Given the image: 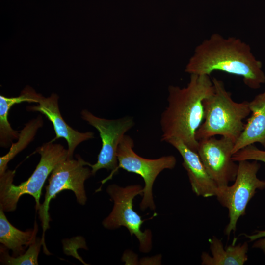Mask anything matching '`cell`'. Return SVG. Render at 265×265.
<instances>
[{
	"mask_svg": "<svg viewBox=\"0 0 265 265\" xmlns=\"http://www.w3.org/2000/svg\"><path fill=\"white\" fill-rule=\"evenodd\" d=\"M213 92L212 80L206 75L190 74L185 87L170 85L168 106L160 121L161 141L177 138L197 152L198 141L195 134L204 119L203 101Z\"/></svg>",
	"mask_w": 265,
	"mask_h": 265,
	"instance_id": "7a4b0ae2",
	"label": "cell"
},
{
	"mask_svg": "<svg viewBox=\"0 0 265 265\" xmlns=\"http://www.w3.org/2000/svg\"><path fill=\"white\" fill-rule=\"evenodd\" d=\"M251 112L243 131L234 144L232 154L255 143L265 149V90L249 102Z\"/></svg>",
	"mask_w": 265,
	"mask_h": 265,
	"instance_id": "4fadbf2b",
	"label": "cell"
},
{
	"mask_svg": "<svg viewBox=\"0 0 265 265\" xmlns=\"http://www.w3.org/2000/svg\"><path fill=\"white\" fill-rule=\"evenodd\" d=\"M235 162L242 160H256L265 164V149H258L254 144L250 145L238 151L232 155Z\"/></svg>",
	"mask_w": 265,
	"mask_h": 265,
	"instance_id": "d6986e66",
	"label": "cell"
},
{
	"mask_svg": "<svg viewBox=\"0 0 265 265\" xmlns=\"http://www.w3.org/2000/svg\"><path fill=\"white\" fill-rule=\"evenodd\" d=\"M58 96L54 93L47 98L43 97L37 106H30L27 108L29 111H38L44 114L53 124L56 134L53 140L63 138L68 143V158L72 159L74 151L80 143L94 137L91 132H80L68 125L63 119L60 112Z\"/></svg>",
	"mask_w": 265,
	"mask_h": 265,
	"instance_id": "7c38bea8",
	"label": "cell"
},
{
	"mask_svg": "<svg viewBox=\"0 0 265 265\" xmlns=\"http://www.w3.org/2000/svg\"><path fill=\"white\" fill-rule=\"evenodd\" d=\"M106 191L114 205L110 214L103 220V226L110 230L126 227L131 235H134L138 240L140 251L149 252L152 248V232L149 229L144 232L141 230L144 220L133 208V199L143 195V188L139 184L126 187L112 184L108 186Z\"/></svg>",
	"mask_w": 265,
	"mask_h": 265,
	"instance_id": "52a82bcc",
	"label": "cell"
},
{
	"mask_svg": "<svg viewBox=\"0 0 265 265\" xmlns=\"http://www.w3.org/2000/svg\"><path fill=\"white\" fill-rule=\"evenodd\" d=\"M82 118L99 132L102 140V147L97 161L90 165L92 175L101 169L111 170L110 175L102 181L106 182L115 174L118 166L117 151L118 146L126 132L134 125L131 117L117 119H106L95 116L86 109L81 112Z\"/></svg>",
	"mask_w": 265,
	"mask_h": 265,
	"instance_id": "9c48e42d",
	"label": "cell"
},
{
	"mask_svg": "<svg viewBox=\"0 0 265 265\" xmlns=\"http://www.w3.org/2000/svg\"><path fill=\"white\" fill-rule=\"evenodd\" d=\"M213 93L203 101L204 119L196 131L198 141L220 135L235 143L243 130V120L251 113L249 101L237 102L223 81L213 78Z\"/></svg>",
	"mask_w": 265,
	"mask_h": 265,
	"instance_id": "3957f363",
	"label": "cell"
},
{
	"mask_svg": "<svg viewBox=\"0 0 265 265\" xmlns=\"http://www.w3.org/2000/svg\"><path fill=\"white\" fill-rule=\"evenodd\" d=\"M42 245V239L38 238L26 251L17 257L10 256L8 249L0 246V262L8 265H38V257Z\"/></svg>",
	"mask_w": 265,
	"mask_h": 265,
	"instance_id": "ac0fdd59",
	"label": "cell"
},
{
	"mask_svg": "<svg viewBox=\"0 0 265 265\" xmlns=\"http://www.w3.org/2000/svg\"><path fill=\"white\" fill-rule=\"evenodd\" d=\"M220 71L242 77L244 84L258 89L265 83L262 63L253 55L250 45L239 38L212 34L195 49L185 71L209 75Z\"/></svg>",
	"mask_w": 265,
	"mask_h": 265,
	"instance_id": "6da1fadb",
	"label": "cell"
},
{
	"mask_svg": "<svg viewBox=\"0 0 265 265\" xmlns=\"http://www.w3.org/2000/svg\"><path fill=\"white\" fill-rule=\"evenodd\" d=\"M36 151L41 156L40 161L25 182L18 186L13 183L15 170H6L0 175V208L4 212L15 211L19 198L24 194L34 197L36 209L38 210L42 189L46 179L57 165L68 158V150L52 141L37 148Z\"/></svg>",
	"mask_w": 265,
	"mask_h": 265,
	"instance_id": "277c9868",
	"label": "cell"
},
{
	"mask_svg": "<svg viewBox=\"0 0 265 265\" xmlns=\"http://www.w3.org/2000/svg\"><path fill=\"white\" fill-rule=\"evenodd\" d=\"M44 97L37 93L30 87L27 86L15 97H7L0 95V144L3 147H7L12 140L18 139L20 133L14 130L8 120L10 109L15 104L22 102L38 103Z\"/></svg>",
	"mask_w": 265,
	"mask_h": 265,
	"instance_id": "9a60e30c",
	"label": "cell"
},
{
	"mask_svg": "<svg viewBox=\"0 0 265 265\" xmlns=\"http://www.w3.org/2000/svg\"><path fill=\"white\" fill-rule=\"evenodd\" d=\"M245 236L250 241H255L253 248L260 249L265 255V230L258 231L252 235H246Z\"/></svg>",
	"mask_w": 265,
	"mask_h": 265,
	"instance_id": "ffe728a7",
	"label": "cell"
},
{
	"mask_svg": "<svg viewBox=\"0 0 265 265\" xmlns=\"http://www.w3.org/2000/svg\"><path fill=\"white\" fill-rule=\"evenodd\" d=\"M166 142L181 155L182 165L187 172L193 192L198 196L205 198L215 196L218 187L206 170L197 152L177 138H171Z\"/></svg>",
	"mask_w": 265,
	"mask_h": 265,
	"instance_id": "8fae6325",
	"label": "cell"
},
{
	"mask_svg": "<svg viewBox=\"0 0 265 265\" xmlns=\"http://www.w3.org/2000/svg\"><path fill=\"white\" fill-rule=\"evenodd\" d=\"M2 209L0 208V242L12 251V255L17 257L25 251L36 239L38 225L35 222L34 229L21 231L13 226L8 220Z\"/></svg>",
	"mask_w": 265,
	"mask_h": 265,
	"instance_id": "2e32d148",
	"label": "cell"
},
{
	"mask_svg": "<svg viewBox=\"0 0 265 265\" xmlns=\"http://www.w3.org/2000/svg\"><path fill=\"white\" fill-rule=\"evenodd\" d=\"M238 169L234 184L218 187L215 197L219 203L229 212V223L225 233L229 236L236 231L238 220L245 214L249 202L258 189L265 188V180L259 179L257 173L260 164L258 161L238 162Z\"/></svg>",
	"mask_w": 265,
	"mask_h": 265,
	"instance_id": "8992f818",
	"label": "cell"
},
{
	"mask_svg": "<svg viewBox=\"0 0 265 265\" xmlns=\"http://www.w3.org/2000/svg\"><path fill=\"white\" fill-rule=\"evenodd\" d=\"M133 140L125 135L117 151L118 166L115 174L122 168L127 172L140 175L144 182L143 198L140 208L144 211L147 208L156 209L153 195L154 183L159 174L165 169H173L177 163L173 155L164 156L156 159H146L138 155L133 150Z\"/></svg>",
	"mask_w": 265,
	"mask_h": 265,
	"instance_id": "ba28073f",
	"label": "cell"
},
{
	"mask_svg": "<svg viewBox=\"0 0 265 265\" xmlns=\"http://www.w3.org/2000/svg\"><path fill=\"white\" fill-rule=\"evenodd\" d=\"M42 125L43 120L40 116L26 124L20 133L18 141L12 145L7 154L0 158V175L7 170L9 161L32 141L37 130L42 127Z\"/></svg>",
	"mask_w": 265,
	"mask_h": 265,
	"instance_id": "e0dca14e",
	"label": "cell"
},
{
	"mask_svg": "<svg viewBox=\"0 0 265 265\" xmlns=\"http://www.w3.org/2000/svg\"><path fill=\"white\" fill-rule=\"evenodd\" d=\"M76 159H67L59 163L51 173L48 179L49 184L46 186V193L43 203L38 209V214L43 229L42 246L44 252L50 254L46 248L45 234L50 228V216L49 213L51 200L54 198L61 191L72 190L75 194L77 202L84 205L87 197L84 188V182L92 174L91 170L86 166L90 163L81 157L76 155Z\"/></svg>",
	"mask_w": 265,
	"mask_h": 265,
	"instance_id": "5b68a950",
	"label": "cell"
},
{
	"mask_svg": "<svg viewBox=\"0 0 265 265\" xmlns=\"http://www.w3.org/2000/svg\"><path fill=\"white\" fill-rule=\"evenodd\" d=\"M234 144L224 137L213 136L198 140L197 152L218 187L228 186L236 179L238 164L232 159Z\"/></svg>",
	"mask_w": 265,
	"mask_h": 265,
	"instance_id": "30bf717a",
	"label": "cell"
},
{
	"mask_svg": "<svg viewBox=\"0 0 265 265\" xmlns=\"http://www.w3.org/2000/svg\"><path fill=\"white\" fill-rule=\"evenodd\" d=\"M211 254L203 252L201 256L203 265H243L248 260V245L246 242L226 248L221 239L215 236L209 239Z\"/></svg>",
	"mask_w": 265,
	"mask_h": 265,
	"instance_id": "5bb4252c",
	"label": "cell"
}]
</instances>
